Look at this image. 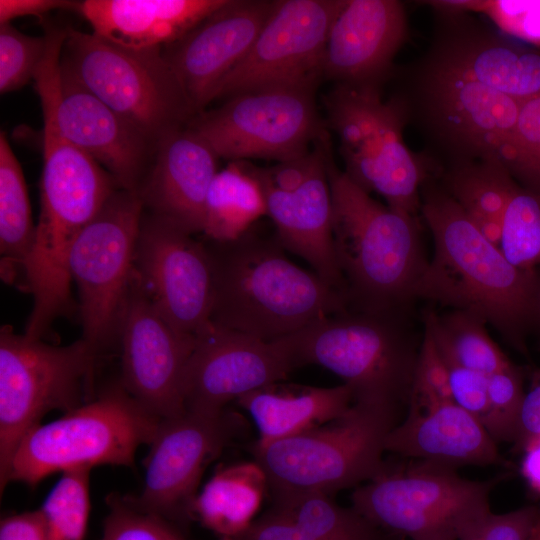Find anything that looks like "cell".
I'll return each mask as SVG.
<instances>
[{"instance_id": "1", "label": "cell", "mask_w": 540, "mask_h": 540, "mask_svg": "<svg viewBox=\"0 0 540 540\" xmlns=\"http://www.w3.org/2000/svg\"><path fill=\"white\" fill-rule=\"evenodd\" d=\"M211 263L210 322L264 341L289 336L348 309L345 296L285 254L275 233L202 239Z\"/></svg>"}, {"instance_id": "2", "label": "cell", "mask_w": 540, "mask_h": 540, "mask_svg": "<svg viewBox=\"0 0 540 540\" xmlns=\"http://www.w3.org/2000/svg\"><path fill=\"white\" fill-rule=\"evenodd\" d=\"M422 212L433 235L434 256L414 295L453 306L505 332L518 328L538 300L534 270L512 265L449 194L430 193Z\"/></svg>"}, {"instance_id": "3", "label": "cell", "mask_w": 540, "mask_h": 540, "mask_svg": "<svg viewBox=\"0 0 540 540\" xmlns=\"http://www.w3.org/2000/svg\"><path fill=\"white\" fill-rule=\"evenodd\" d=\"M335 256L347 306L390 314L414 295L426 266L414 217L383 205L327 156Z\"/></svg>"}, {"instance_id": "4", "label": "cell", "mask_w": 540, "mask_h": 540, "mask_svg": "<svg viewBox=\"0 0 540 540\" xmlns=\"http://www.w3.org/2000/svg\"><path fill=\"white\" fill-rule=\"evenodd\" d=\"M161 419L117 383L56 420L30 430L16 448L0 491L11 482L33 487L48 476L99 465L133 466Z\"/></svg>"}, {"instance_id": "5", "label": "cell", "mask_w": 540, "mask_h": 540, "mask_svg": "<svg viewBox=\"0 0 540 540\" xmlns=\"http://www.w3.org/2000/svg\"><path fill=\"white\" fill-rule=\"evenodd\" d=\"M115 190L113 179L87 160L62 159L43 167L40 215L25 269L33 308L24 334L43 339L58 317L71 312V249Z\"/></svg>"}, {"instance_id": "6", "label": "cell", "mask_w": 540, "mask_h": 540, "mask_svg": "<svg viewBox=\"0 0 540 540\" xmlns=\"http://www.w3.org/2000/svg\"><path fill=\"white\" fill-rule=\"evenodd\" d=\"M396 408L354 401L340 418L266 445H254L255 462L271 493L327 495L358 487L385 468V440L396 426Z\"/></svg>"}, {"instance_id": "7", "label": "cell", "mask_w": 540, "mask_h": 540, "mask_svg": "<svg viewBox=\"0 0 540 540\" xmlns=\"http://www.w3.org/2000/svg\"><path fill=\"white\" fill-rule=\"evenodd\" d=\"M60 65L157 142L196 116L161 48L128 49L68 28Z\"/></svg>"}, {"instance_id": "8", "label": "cell", "mask_w": 540, "mask_h": 540, "mask_svg": "<svg viewBox=\"0 0 540 540\" xmlns=\"http://www.w3.org/2000/svg\"><path fill=\"white\" fill-rule=\"evenodd\" d=\"M283 339L296 368L328 369L352 388L354 401L397 408L409 399L417 354L389 314L347 309Z\"/></svg>"}, {"instance_id": "9", "label": "cell", "mask_w": 540, "mask_h": 540, "mask_svg": "<svg viewBox=\"0 0 540 540\" xmlns=\"http://www.w3.org/2000/svg\"><path fill=\"white\" fill-rule=\"evenodd\" d=\"M100 353L85 339L58 346L0 330V481L24 436L50 411H72L85 397Z\"/></svg>"}, {"instance_id": "10", "label": "cell", "mask_w": 540, "mask_h": 540, "mask_svg": "<svg viewBox=\"0 0 540 540\" xmlns=\"http://www.w3.org/2000/svg\"><path fill=\"white\" fill-rule=\"evenodd\" d=\"M495 480L473 481L455 468L419 461L388 466L352 492V508L378 529L410 540H459L489 513Z\"/></svg>"}, {"instance_id": "11", "label": "cell", "mask_w": 540, "mask_h": 540, "mask_svg": "<svg viewBox=\"0 0 540 540\" xmlns=\"http://www.w3.org/2000/svg\"><path fill=\"white\" fill-rule=\"evenodd\" d=\"M325 105L345 174L366 192L382 196L389 207L414 217L423 172L403 140L402 102L383 101L378 86L337 84Z\"/></svg>"}, {"instance_id": "12", "label": "cell", "mask_w": 540, "mask_h": 540, "mask_svg": "<svg viewBox=\"0 0 540 540\" xmlns=\"http://www.w3.org/2000/svg\"><path fill=\"white\" fill-rule=\"evenodd\" d=\"M143 212L138 193L117 188L70 252L68 269L78 289L82 338L99 353L118 337Z\"/></svg>"}, {"instance_id": "13", "label": "cell", "mask_w": 540, "mask_h": 540, "mask_svg": "<svg viewBox=\"0 0 540 540\" xmlns=\"http://www.w3.org/2000/svg\"><path fill=\"white\" fill-rule=\"evenodd\" d=\"M314 93L315 88L279 87L237 94L197 114L188 126L218 158L287 161L307 153L325 134Z\"/></svg>"}, {"instance_id": "14", "label": "cell", "mask_w": 540, "mask_h": 540, "mask_svg": "<svg viewBox=\"0 0 540 540\" xmlns=\"http://www.w3.org/2000/svg\"><path fill=\"white\" fill-rule=\"evenodd\" d=\"M345 0H278L213 100L279 87H317L331 26Z\"/></svg>"}, {"instance_id": "15", "label": "cell", "mask_w": 540, "mask_h": 540, "mask_svg": "<svg viewBox=\"0 0 540 540\" xmlns=\"http://www.w3.org/2000/svg\"><path fill=\"white\" fill-rule=\"evenodd\" d=\"M34 80L52 99L60 134L105 169L119 188L138 193L158 142L113 111L57 62L42 65Z\"/></svg>"}, {"instance_id": "16", "label": "cell", "mask_w": 540, "mask_h": 540, "mask_svg": "<svg viewBox=\"0 0 540 540\" xmlns=\"http://www.w3.org/2000/svg\"><path fill=\"white\" fill-rule=\"evenodd\" d=\"M237 423L227 410H186L161 419L143 461V489L138 497L129 499L169 522L192 517L204 470L233 439Z\"/></svg>"}, {"instance_id": "17", "label": "cell", "mask_w": 540, "mask_h": 540, "mask_svg": "<svg viewBox=\"0 0 540 540\" xmlns=\"http://www.w3.org/2000/svg\"><path fill=\"white\" fill-rule=\"evenodd\" d=\"M134 271L157 312L174 329L196 337L210 322L213 280L203 240L144 210Z\"/></svg>"}, {"instance_id": "18", "label": "cell", "mask_w": 540, "mask_h": 540, "mask_svg": "<svg viewBox=\"0 0 540 540\" xmlns=\"http://www.w3.org/2000/svg\"><path fill=\"white\" fill-rule=\"evenodd\" d=\"M118 338L124 389L159 419L185 412L184 373L196 337L177 331L157 312L135 271L122 308Z\"/></svg>"}, {"instance_id": "19", "label": "cell", "mask_w": 540, "mask_h": 540, "mask_svg": "<svg viewBox=\"0 0 540 540\" xmlns=\"http://www.w3.org/2000/svg\"><path fill=\"white\" fill-rule=\"evenodd\" d=\"M295 368L283 338L264 341L209 322L196 335L185 369V409L220 413L229 402L284 380Z\"/></svg>"}, {"instance_id": "20", "label": "cell", "mask_w": 540, "mask_h": 540, "mask_svg": "<svg viewBox=\"0 0 540 540\" xmlns=\"http://www.w3.org/2000/svg\"><path fill=\"white\" fill-rule=\"evenodd\" d=\"M274 5L275 1L227 0L162 49L196 115L213 101L220 83L248 53Z\"/></svg>"}, {"instance_id": "21", "label": "cell", "mask_w": 540, "mask_h": 540, "mask_svg": "<svg viewBox=\"0 0 540 540\" xmlns=\"http://www.w3.org/2000/svg\"><path fill=\"white\" fill-rule=\"evenodd\" d=\"M426 95L431 122L468 161L504 165L523 102L453 75L430 71Z\"/></svg>"}, {"instance_id": "22", "label": "cell", "mask_w": 540, "mask_h": 540, "mask_svg": "<svg viewBox=\"0 0 540 540\" xmlns=\"http://www.w3.org/2000/svg\"><path fill=\"white\" fill-rule=\"evenodd\" d=\"M407 33L396 0H345L326 43L323 77L337 84L378 86Z\"/></svg>"}, {"instance_id": "23", "label": "cell", "mask_w": 540, "mask_h": 540, "mask_svg": "<svg viewBox=\"0 0 540 540\" xmlns=\"http://www.w3.org/2000/svg\"><path fill=\"white\" fill-rule=\"evenodd\" d=\"M217 160L211 146L188 125L164 136L138 192L144 210L189 234L202 233Z\"/></svg>"}, {"instance_id": "24", "label": "cell", "mask_w": 540, "mask_h": 540, "mask_svg": "<svg viewBox=\"0 0 540 540\" xmlns=\"http://www.w3.org/2000/svg\"><path fill=\"white\" fill-rule=\"evenodd\" d=\"M329 152L328 144L306 180L294 191H280L256 179L263 189L267 215L282 247L305 260L322 280L344 295L332 236V201L326 167Z\"/></svg>"}, {"instance_id": "25", "label": "cell", "mask_w": 540, "mask_h": 540, "mask_svg": "<svg viewBox=\"0 0 540 540\" xmlns=\"http://www.w3.org/2000/svg\"><path fill=\"white\" fill-rule=\"evenodd\" d=\"M385 450L453 468L501 460L486 428L452 401L424 411L409 409L406 419L387 435Z\"/></svg>"}, {"instance_id": "26", "label": "cell", "mask_w": 540, "mask_h": 540, "mask_svg": "<svg viewBox=\"0 0 540 540\" xmlns=\"http://www.w3.org/2000/svg\"><path fill=\"white\" fill-rule=\"evenodd\" d=\"M227 0H85L79 13L93 34L118 46L145 50L173 44Z\"/></svg>"}, {"instance_id": "27", "label": "cell", "mask_w": 540, "mask_h": 540, "mask_svg": "<svg viewBox=\"0 0 540 540\" xmlns=\"http://www.w3.org/2000/svg\"><path fill=\"white\" fill-rule=\"evenodd\" d=\"M431 71L479 83L521 102L540 96V51L477 29L449 36Z\"/></svg>"}, {"instance_id": "28", "label": "cell", "mask_w": 540, "mask_h": 540, "mask_svg": "<svg viewBox=\"0 0 540 540\" xmlns=\"http://www.w3.org/2000/svg\"><path fill=\"white\" fill-rule=\"evenodd\" d=\"M237 402L258 429L255 445L262 446L342 417L354 403V393L345 383L291 388L275 383L247 393Z\"/></svg>"}, {"instance_id": "29", "label": "cell", "mask_w": 540, "mask_h": 540, "mask_svg": "<svg viewBox=\"0 0 540 540\" xmlns=\"http://www.w3.org/2000/svg\"><path fill=\"white\" fill-rule=\"evenodd\" d=\"M266 486V477L255 461L221 469L198 493L193 515L223 540H229L252 523Z\"/></svg>"}, {"instance_id": "30", "label": "cell", "mask_w": 540, "mask_h": 540, "mask_svg": "<svg viewBox=\"0 0 540 540\" xmlns=\"http://www.w3.org/2000/svg\"><path fill=\"white\" fill-rule=\"evenodd\" d=\"M36 226L33 225L28 190L21 165L6 134L0 133V253L1 277L9 284L22 279Z\"/></svg>"}, {"instance_id": "31", "label": "cell", "mask_w": 540, "mask_h": 540, "mask_svg": "<svg viewBox=\"0 0 540 540\" xmlns=\"http://www.w3.org/2000/svg\"><path fill=\"white\" fill-rule=\"evenodd\" d=\"M267 215L263 189L249 166L231 161L218 171L209 188L204 213L206 238L232 241Z\"/></svg>"}, {"instance_id": "32", "label": "cell", "mask_w": 540, "mask_h": 540, "mask_svg": "<svg viewBox=\"0 0 540 540\" xmlns=\"http://www.w3.org/2000/svg\"><path fill=\"white\" fill-rule=\"evenodd\" d=\"M517 186L500 160L468 161L448 177L449 195L479 231L498 247L502 218Z\"/></svg>"}, {"instance_id": "33", "label": "cell", "mask_w": 540, "mask_h": 540, "mask_svg": "<svg viewBox=\"0 0 540 540\" xmlns=\"http://www.w3.org/2000/svg\"><path fill=\"white\" fill-rule=\"evenodd\" d=\"M272 511L319 540H383L380 529L356 510L321 492L271 493Z\"/></svg>"}, {"instance_id": "34", "label": "cell", "mask_w": 540, "mask_h": 540, "mask_svg": "<svg viewBox=\"0 0 540 540\" xmlns=\"http://www.w3.org/2000/svg\"><path fill=\"white\" fill-rule=\"evenodd\" d=\"M483 323L460 310L443 317L430 312L425 329L447 364L490 375L512 363L487 334Z\"/></svg>"}, {"instance_id": "35", "label": "cell", "mask_w": 540, "mask_h": 540, "mask_svg": "<svg viewBox=\"0 0 540 540\" xmlns=\"http://www.w3.org/2000/svg\"><path fill=\"white\" fill-rule=\"evenodd\" d=\"M90 468L62 473L39 510L48 540H84L90 512Z\"/></svg>"}, {"instance_id": "36", "label": "cell", "mask_w": 540, "mask_h": 540, "mask_svg": "<svg viewBox=\"0 0 540 540\" xmlns=\"http://www.w3.org/2000/svg\"><path fill=\"white\" fill-rule=\"evenodd\" d=\"M499 249L514 266L533 270L540 263V195L519 185L501 224Z\"/></svg>"}, {"instance_id": "37", "label": "cell", "mask_w": 540, "mask_h": 540, "mask_svg": "<svg viewBox=\"0 0 540 540\" xmlns=\"http://www.w3.org/2000/svg\"><path fill=\"white\" fill-rule=\"evenodd\" d=\"M425 3L445 13L482 14L502 33L540 47V0H436Z\"/></svg>"}, {"instance_id": "38", "label": "cell", "mask_w": 540, "mask_h": 540, "mask_svg": "<svg viewBox=\"0 0 540 540\" xmlns=\"http://www.w3.org/2000/svg\"><path fill=\"white\" fill-rule=\"evenodd\" d=\"M48 38L27 35L11 23L0 25V92L16 91L34 79L45 56Z\"/></svg>"}, {"instance_id": "39", "label": "cell", "mask_w": 540, "mask_h": 540, "mask_svg": "<svg viewBox=\"0 0 540 540\" xmlns=\"http://www.w3.org/2000/svg\"><path fill=\"white\" fill-rule=\"evenodd\" d=\"M505 166L523 188L540 195V96L522 103Z\"/></svg>"}, {"instance_id": "40", "label": "cell", "mask_w": 540, "mask_h": 540, "mask_svg": "<svg viewBox=\"0 0 540 540\" xmlns=\"http://www.w3.org/2000/svg\"><path fill=\"white\" fill-rule=\"evenodd\" d=\"M102 540H185L171 522L145 512L128 496L110 495Z\"/></svg>"}, {"instance_id": "41", "label": "cell", "mask_w": 540, "mask_h": 540, "mask_svg": "<svg viewBox=\"0 0 540 540\" xmlns=\"http://www.w3.org/2000/svg\"><path fill=\"white\" fill-rule=\"evenodd\" d=\"M408 400L409 409L417 411L452 401L449 367L427 329L416 356Z\"/></svg>"}, {"instance_id": "42", "label": "cell", "mask_w": 540, "mask_h": 540, "mask_svg": "<svg viewBox=\"0 0 540 540\" xmlns=\"http://www.w3.org/2000/svg\"><path fill=\"white\" fill-rule=\"evenodd\" d=\"M489 413L485 428L497 441H513L524 398L521 374L509 365L488 375Z\"/></svg>"}, {"instance_id": "43", "label": "cell", "mask_w": 540, "mask_h": 540, "mask_svg": "<svg viewBox=\"0 0 540 540\" xmlns=\"http://www.w3.org/2000/svg\"><path fill=\"white\" fill-rule=\"evenodd\" d=\"M540 508L526 506L504 514L491 511L469 527L459 540H531Z\"/></svg>"}, {"instance_id": "44", "label": "cell", "mask_w": 540, "mask_h": 540, "mask_svg": "<svg viewBox=\"0 0 540 540\" xmlns=\"http://www.w3.org/2000/svg\"><path fill=\"white\" fill-rule=\"evenodd\" d=\"M447 365L452 401L485 427L489 413L488 375L460 366Z\"/></svg>"}, {"instance_id": "45", "label": "cell", "mask_w": 540, "mask_h": 540, "mask_svg": "<svg viewBox=\"0 0 540 540\" xmlns=\"http://www.w3.org/2000/svg\"><path fill=\"white\" fill-rule=\"evenodd\" d=\"M229 540H319L270 510Z\"/></svg>"}, {"instance_id": "46", "label": "cell", "mask_w": 540, "mask_h": 540, "mask_svg": "<svg viewBox=\"0 0 540 540\" xmlns=\"http://www.w3.org/2000/svg\"><path fill=\"white\" fill-rule=\"evenodd\" d=\"M540 436V370L532 378L524 394L513 441L523 449L532 439Z\"/></svg>"}, {"instance_id": "47", "label": "cell", "mask_w": 540, "mask_h": 540, "mask_svg": "<svg viewBox=\"0 0 540 540\" xmlns=\"http://www.w3.org/2000/svg\"><path fill=\"white\" fill-rule=\"evenodd\" d=\"M81 2L69 0H0V25L23 16L42 17L53 10H76Z\"/></svg>"}, {"instance_id": "48", "label": "cell", "mask_w": 540, "mask_h": 540, "mask_svg": "<svg viewBox=\"0 0 540 540\" xmlns=\"http://www.w3.org/2000/svg\"><path fill=\"white\" fill-rule=\"evenodd\" d=\"M0 540H48L39 510L4 517Z\"/></svg>"}, {"instance_id": "49", "label": "cell", "mask_w": 540, "mask_h": 540, "mask_svg": "<svg viewBox=\"0 0 540 540\" xmlns=\"http://www.w3.org/2000/svg\"><path fill=\"white\" fill-rule=\"evenodd\" d=\"M522 450L521 474L529 487L540 495V436L532 439Z\"/></svg>"}, {"instance_id": "50", "label": "cell", "mask_w": 540, "mask_h": 540, "mask_svg": "<svg viewBox=\"0 0 540 540\" xmlns=\"http://www.w3.org/2000/svg\"><path fill=\"white\" fill-rule=\"evenodd\" d=\"M531 540H540V519L535 527Z\"/></svg>"}]
</instances>
